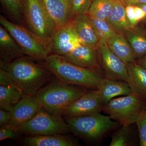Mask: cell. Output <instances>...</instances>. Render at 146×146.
I'll return each instance as SVG.
<instances>
[{
	"label": "cell",
	"instance_id": "cell-1",
	"mask_svg": "<svg viewBox=\"0 0 146 146\" xmlns=\"http://www.w3.org/2000/svg\"><path fill=\"white\" fill-rule=\"evenodd\" d=\"M33 60L24 56L9 63L0 60V68L5 71L24 95L35 96L53 74L42 63H35Z\"/></svg>",
	"mask_w": 146,
	"mask_h": 146
},
{
	"label": "cell",
	"instance_id": "cell-2",
	"mask_svg": "<svg viewBox=\"0 0 146 146\" xmlns=\"http://www.w3.org/2000/svg\"><path fill=\"white\" fill-rule=\"evenodd\" d=\"M40 63L63 82L85 88L97 89L105 77L100 70L77 66L55 54H51Z\"/></svg>",
	"mask_w": 146,
	"mask_h": 146
},
{
	"label": "cell",
	"instance_id": "cell-3",
	"mask_svg": "<svg viewBox=\"0 0 146 146\" xmlns=\"http://www.w3.org/2000/svg\"><path fill=\"white\" fill-rule=\"evenodd\" d=\"M87 91L86 88L65 83L56 78L41 88L35 96L47 112L60 117L65 108Z\"/></svg>",
	"mask_w": 146,
	"mask_h": 146
},
{
	"label": "cell",
	"instance_id": "cell-4",
	"mask_svg": "<svg viewBox=\"0 0 146 146\" xmlns=\"http://www.w3.org/2000/svg\"><path fill=\"white\" fill-rule=\"evenodd\" d=\"M65 119L70 131L84 141L91 143L102 141L120 125L109 116L100 113Z\"/></svg>",
	"mask_w": 146,
	"mask_h": 146
},
{
	"label": "cell",
	"instance_id": "cell-5",
	"mask_svg": "<svg viewBox=\"0 0 146 146\" xmlns=\"http://www.w3.org/2000/svg\"><path fill=\"white\" fill-rule=\"evenodd\" d=\"M0 23L15 39L25 55L41 62L52 54L51 41L39 37L24 26L9 21L1 15Z\"/></svg>",
	"mask_w": 146,
	"mask_h": 146
},
{
	"label": "cell",
	"instance_id": "cell-6",
	"mask_svg": "<svg viewBox=\"0 0 146 146\" xmlns=\"http://www.w3.org/2000/svg\"><path fill=\"white\" fill-rule=\"evenodd\" d=\"M23 26L37 36L51 41L57 30L43 0H21Z\"/></svg>",
	"mask_w": 146,
	"mask_h": 146
},
{
	"label": "cell",
	"instance_id": "cell-7",
	"mask_svg": "<svg viewBox=\"0 0 146 146\" xmlns=\"http://www.w3.org/2000/svg\"><path fill=\"white\" fill-rule=\"evenodd\" d=\"M146 105V101L131 93L125 96L112 99L105 104L102 111L121 125L136 123Z\"/></svg>",
	"mask_w": 146,
	"mask_h": 146
},
{
	"label": "cell",
	"instance_id": "cell-8",
	"mask_svg": "<svg viewBox=\"0 0 146 146\" xmlns=\"http://www.w3.org/2000/svg\"><path fill=\"white\" fill-rule=\"evenodd\" d=\"M19 129L29 136L64 134L70 131L62 116L51 115L43 108Z\"/></svg>",
	"mask_w": 146,
	"mask_h": 146
},
{
	"label": "cell",
	"instance_id": "cell-9",
	"mask_svg": "<svg viewBox=\"0 0 146 146\" xmlns=\"http://www.w3.org/2000/svg\"><path fill=\"white\" fill-rule=\"evenodd\" d=\"M104 104L99 91L94 89L86 92L73 102L62 112L65 118L78 117L100 113Z\"/></svg>",
	"mask_w": 146,
	"mask_h": 146
},
{
	"label": "cell",
	"instance_id": "cell-10",
	"mask_svg": "<svg viewBox=\"0 0 146 146\" xmlns=\"http://www.w3.org/2000/svg\"><path fill=\"white\" fill-rule=\"evenodd\" d=\"M98 50L101 61L105 78L127 82V65L111 51L106 41L100 40Z\"/></svg>",
	"mask_w": 146,
	"mask_h": 146
},
{
	"label": "cell",
	"instance_id": "cell-11",
	"mask_svg": "<svg viewBox=\"0 0 146 146\" xmlns=\"http://www.w3.org/2000/svg\"><path fill=\"white\" fill-rule=\"evenodd\" d=\"M42 108L41 103L35 96L25 95L11 111V118L9 124L19 128Z\"/></svg>",
	"mask_w": 146,
	"mask_h": 146
},
{
	"label": "cell",
	"instance_id": "cell-12",
	"mask_svg": "<svg viewBox=\"0 0 146 146\" xmlns=\"http://www.w3.org/2000/svg\"><path fill=\"white\" fill-rule=\"evenodd\" d=\"M61 56L68 62L82 68L100 70L102 67L98 49H94L82 44L69 53Z\"/></svg>",
	"mask_w": 146,
	"mask_h": 146
},
{
	"label": "cell",
	"instance_id": "cell-13",
	"mask_svg": "<svg viewBox=\"0 0 146 146\" xmlns=\"http://www.w3.org/2000/svg\"><path fill=\"white\" fill-rule=\"evenodd\" d=\"M82 44L70 22L57 29L52 39V53L63 56L69 53Z\"/></svg>",
	"mask_w": 146,
	"mask_h": 146
},
{
	"label": "cell",
	"instance_id": "cell-14",
	"mask_svg": "<svg viewBox=\"0 0 146 146\" xmlns=\"http://www.w3.org/2000/svg\"><path fill=\"white\" fill-rule=\"evenodd\" d=\"M82 44L98 49L100 40L91 26L88 14L74 16L70 21Z\"/></svg>",
	"mask_w": 146,
	"mask_h": 146
},
{
	"label": "cell",
	"instance_id": "cell-15",
	"mask_svg": "<svg viewBox=\"0 0 146 146\" xmlns=\"http://www.w3.org/2000/svg\"><path fill=\"white\" fill-rule=\"evenodd\" d=\"M50 17L58 29L72 20V0H43Z\"/></svg>",
	"mask_w": 146,
	"mask_h": 146
},
{
	"label": "cell",
	"instance_id": "cell-16",
	"mask_svg": "<svg viewBox=\"0 0 146 146\" xmlns=\"http://www.w3.org/2000/svg\"><path fill=\"white\" fill-rule=\"evenodd\" d=\"M23 144L27 146H76L77 141L72 137L63 134L41 136H29L24 137Z\"/></svg>",
	"mask_w": 146,
	"mask_h": 146
},
{
	"label": "cell",
	"instance_id": "cell-17",
	"mask_svg": "<svg viewBox=\"0 0 146 146\" xmlns=\"http://www.w3.org/2000/svg\"><path fill=\"white\" fill-rule=\"evenodd\" d=\"M127 83L132 93L146 101V69L135 61L126 64Z\"/></svg>",
	"mask_w": 146,
	"mask_h": 146
},
{
	"label": "cell",
	"instance_id": "cell-18",
	"mask_svg": "<svg viewBox=\"0 0 146 146\" xmlns=\"http://www.w3.org/2000/svg\"><path fill=\"white\" fill-rule=\"evenodd\" d=\"M23 52L13 37L2 25L0 26L1 60L9 63L25 56Z\"/></svg>",
	"mask_w": 146,
	"mask_h": 146
},
{
	"label": "cell",
	"instance_id": "cell-19",
	"mask_svg": "<svg viewBox=\"0 0 146 146\" xmlns=\"http://www.w3.org/2000/svg\"><path fill=\"white\" fill-rule=\"evenodd\" d=\"M97 89L99 91L104 105L115 97L125 96L132 93L126 82L112 80L105 77L101 81Z\"/></svg>",
	"mask_w": 146,
	"mask_h": 146
},
{
	"label": "cell",
	"instance_id": "cell-20",
	"mask_svg": "<svg viewBox=\"0 0 146 146\" xmlns=\"http://www.w3.org/2000/svg\"><path fill=\"white\" fill-rule=\"evenodd\" d=\"M106 42L111 51L126 64L136 61L132 48L124 33H115Z\"/></svg>",
	"mask_w": 146,
	"mask_h": 146
},
{
	"label": "cell",
	"instance_id": "cell-21",
	"mask_svg": "<svg viewBox=\"0 0 146 146\" xmlns=\"http://www.w3.org/2000/svg\"><path fill=\"white\" fill-rule=\"evenodd\" d=\"M106 21L117 33H123L131 28L127 17L125 5L122 0H115Z\"/></svg>",
	"mask_w": 146,
	"mask_h": 146
},
{
	"label": "cell",
	"instance_id": "cell-22",
	"mask_svg": "<svg viewBox=\"0 0 146 146\" xmlns=\"http://www.w3.org/2000/svg\"><path fill=\"white\" fill-rule=\"evenodd\" d=\"M123 33L136 59L146 54V32L145 27L138 25L131 28Z\"/></svg>",
	"mask_w": 146,
	"mask_h": 146
},
{
	"label": "cell",
	"instance_id": "cell-23",
	"mask_svg": "<svg viewBox=\"0 0 146 146\" xmlns=\"http://www.w3.org/2000/svg\"><path fill=\"white\" fill-rule=\"evenodd\" d=\"M25 96L13 82L0 84V108L11 111Z\"/></svg>",
	"mask_w": 146,
	"mask_h": 146
},
{
	"label": "cell",
	"instance_id": "cell-24",
	"mask_svg": "<svg viewBox=\"0 0 146 146\" xmlns=\"http://www.w3.org/2000/svg\"><path fill=\"white\" fill-rule=\"evenodd\" d=\"M115 0H93L88 14L106 21L110 15Z\"/></svg>",
	"mask_w": 146,
	"mask_h": 146
},
{
	"label": "cell",
	"instance_id": "cell-25",
	"mask_svg": "<svg viewBox=\"0 0 146 146\" xmlns=\"http://www.w3.org/2000/svg\"><path fill=\"white\" fill-rule=\"evenodd\" d=\"M132 125H121L113 133L110 146H129L133 145Z\"/></svg>",
	"mask_w": 146,
	"mask_h": 146
},
{
	"label": "cell",
	"instance_id": "cell-26",
	"mask_svg": "<svg viewBox=\"0 0 146 146\" xmlns=\"http://www.w3.org/2000/svg\"><path fill=\"white\" fill-rule=\"evenodd\" d=\"M6 13L13 23L23 26L21 0H1Z\"/></svg>",
	"mask_w": 146,
	"mask_h": 146
},
{
	"label": "cell",
	"instance_id": "cell-27",
	"mask_svg": "<svg viewBox=\"0 0 146 146\" xmlns=\"http://www.w3.org/2000/svg\"><path fill=\"white\" fill-rule=\"evenodd\" d=\"M88 16L91 26L100 40L106 41L117 33L106 21L95 18L89 15Z\"/></svg>",
	"mask_w": 146,
	"mask_h": 146
},
{
	"label": "cell",
	"instance_id": "cell-28",
	"mask_svg": "<svg viewBox=\"0 0 146 146\" xmlns=\"http://www.w3.org/2000/svg\"><path fill=\"white\" fill-rule=\"evenodd\" d=\"M92 1L93 0H72L71 13L72 18L77 15L88 14Z\"/></svg>",
	"mask_w": 146,
	"mask_h": 146
},
{
	"label": "cell",
	"instance_id": "cell-29",
	"mask_svg": "<svg viewBox=\"0 0 146 146\" xmlns=\"http://www.w3.org/2000/svg\"><path fill=\"white\" fill-rule=\"evenodd\" d=\"M139 132L140 145L146 146V105L136 122Z\"/></svg>",
	"mask_w": 146,
	"mask_h": 146
},
{
	"label": "cell",
	"instance_id": "cell-30",
	"mask_svg": "<svg viewBox=\"0 0 146 146\" xmlns=\"http://www.w3.org/2000/svg\"><path fill=\"white\" fill-rule=\"evenodd\" d=\"M22 134L19 128L10 124L3 126L0 129V141L7 139H16Z\"/></svg>",
	"mask_w": 146,
	"mask_h": 146
},
{
	"label": "cell",
	"instance_id": "cell-31",
	"mask_svg": "<svg viewBox=\"0 0 146 146\" xmlns=\"http://www.w3.org/2000/svg\"><path fill=\"white\" fill-rule=\"evenodd\" d=\"M125 10L127 17L131 28L137 27L139 23L136 19L135 16L134 6L131 5H125Z\"/></svg>",
	"mask_w": 146,
	"mask_h": 146
},
{
	"label": "cell",
	"instance_id": "cell-32",
	"mask_svg": "<svg viewBox=\"0 0 146 146\" xmlns=\"http://www.w3.org/2000/svg\"><path fill=\"white\" fill-rule=\"evenodd\" d=\"M11 118V111L0 109V126L7 125L10 123Z\"/></svg>",
	"mask_w": 146,
	"mask_h": 146
},
{
	"label": "cell",
	"instance_id": "cell-33",
	"mask_svg": "<svg viewBox=\"0 0 146 146\" xmlns=\"http://www.w3.org/2000/svg\"><path fill=\"white\" fill-rule=\"evenodd\" d=\"M134 6V11L136 19L139 23H142L145 16V13L143 9L139 6Z\"/></svg>",
	"mask_w": 146,
	"mask_h": 146
},
{
	"label": "cell",
	"instance_id": "cell-34",
	"mask_svg": "<svg viewBox=\"0 0 146 146\" xmlns=\"http://www.w3.org/2000/svg\"><path fill=\"white\" fill-rule=\"evenodd\" d=\"M125 5H139L145 4L146 0H122Z\"/></svg>",
	"mask_w": 146,
	"mask_h": 146
},
{
	"label": "cell",
	"instance_id": "cell-35",
	"mask_svg": "<svg viewBox=\"0 0 146 146\" xmlns=\"http://www.w3.org/2000/svg\"><path fill=\"white\" fill-rule=\"evenodd\" d=\"M136 60L137 63L146 69V54Z\"/></svg>",
	"mask_w": 146,
	"mask_h": 146
},
{
	"label": "cell",
	"instance_id": "cell-36",
	"mask_svg": "<svg viewBox=\"0 0 146 146\" xmlns=\"http://www.w3.org/2000/svg\"><path fill=\"white\" fill-rule=\"evenodd\" d=\"M137 6H139L140 7H141L145 11V19H144L143 21L142 22V23H143L146 25V4Z\"/></svg>",
	"mask_w": 146,
	"mask_h": 146
},
{
	"label": "cell",
	"instance_id": "cell-37",
	"mask_svg": "<svg viewBox=\"0 0 146 146\" xmlns=\"http://www.w3.org/2000/svg\"><path fill=\"white\" fill-rule=\"evenodd\" d=\"M145 31L146 32V28H145Z\"/></svg>",
	"mask_w": 146,
	"mask_h": 146
}]
</instances>
